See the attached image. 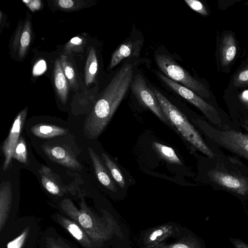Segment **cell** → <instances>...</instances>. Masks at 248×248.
Segmentation results:
<instances>
[{
  "mask_svg": "<svg viewBox=\"0 0 248 248\" xmlns=\"http://www.w3.org/2000/svg\"><path fill=\"white\" fill-rule=\"evenodd\" d=\"M185 1L194 11L203 16H207L208 15L205 7L200 1L197 0H185Z\"/></svg>",
  "mask_w": 248,
  "mask_h": 248,
  "instance_id": "obj_30",
  "label": "cell"
},
{
  "mask_svg": "<svg viewBox=\"0 0 248 248\" xmlns=\"http://www.w3.org/2000/svg\"><path fill=\"white\" fill-rule=\"evenodd\" d=\"M13 158L22 163L26 164L27 161V149L24 139L22 137L18 141L14 151Z\"/></svg>",
  "mask_w": 248,
  "mask_h": 248,
  "instance_id": "obj_28",
  "label": "cell"
},
{
  "mask_svg": "<svg viewBox=\"0 0 248 248\" xmlns=\"http://www.w3.org/2000/svg\"><path fill=\"white\" fill-rule=\"evenodd\" d=\"M63 72L67 79L69 85L73 90L78 89L77 76L73 65L68 60L65 55H62L60 58Z\"/></svg>",
  "mask_w": 248,
  "mask_h": 248,
  "instance_id": "obj_22",
  "label": "cell"
},
{
  "mask_svg": "<svg viewBox=\"0 0 248 248\" xmlns=\"http://www.w3.org/2000/svg\"><path fill=\"white\" fill-rule=\"evenodd\" d=\"M130 87L136 98L144 107L151 110L163 122L170 124L151 89L147 86L142 75L133 77Z\"/></svg>",
  "mask_w": 248,
  "mask_h": 248,
  "instance_id": "obj_8",
  "label": "cell"
},
{
  "mask_svg": "<svg viewBox=\"0 0 248 248\" xmlns=\"http://www.w3.org/2000/svg\"><path fill=\"white\" fill-rule=\"evenodd\" d=\"M31 132L36 136L41 138H51L62 136L67 133L68 130L55 125L38 124L31 129Z\"/></svg>",
  "mask_w": 248,
  "mask_h": 248,
  "instance_id": "obj_18",
  "label": "cell"
},
{
  "mask_svg": "<svg viewBox=\"0 0 248 248\" xmlns=\"http://www.w3.org/2000/svg\"><path fill=\"white\" fill-rule=\"evenodd\" d=\"M61 226L65 229L84 248H93L94 243L75 221L60 214L52 217Z\"/></svg>",
  "mask_w": 248,
  "mask_h": 248,
  "instance_id": "obj_11",
  "label": "cell"
},
{
  "mask_svg": "<svg viewBox=\"0 0 248 248\" xmlns=\"http://www.w3.org/2000/svg\"><path fill=\"white\" fill-rule=\"evenodd\" d=\"M157 66L167 77L190 89L202 98H209L210 94L206 87L192 77L178 65L170 56L158 54L155 56Z\"/></svg>",
  "mask_w": 248,
  "mask_h": 248,
  "instance_id": "obj_7",
  "label": "cell"
},
{
  "mask_svg": "<svg viewBox=\"0 0 248 248\" xmlns=\"http://www.w3.org/2000/svg\"><path fill=\"white\" fill-rule=\"evenodd\" d=\"M141 42L128 41L122 44L113 53L108 68L112 69L119 63L123 60L131 55L138 56L139 55L141 47Z\"/></svg>",
  "mask_w": 248,
  "mask_h": 248,
  "instance_id": "obj_14",
  "label": "cell"
},
{
  "mask_svg": "<svg viewBox=\"0 0 248 248\" xmlns=\"http://www.w3.org/2000/svg\"><path fill=\"white\" fill-rule=\"evenodd\" d=\"M46 244L47 248H63L62 245L60 244L58 240L52 238H49L47 239Z\"/></svg>",
  "mask_w": 248,
  "mask_h": 248,
  "instance_id": "obj_33",
  "label": "cell"
},
{
  "mask_svg": "<svg viewBox=\"0 0 248 248\" xmlns=\"http://www.w3.org/2000/svg\"><path fill=\"white\" fill-rule=\"evenodd\" d=\"M193 121L208 141L248 161V129L244 132L222 130L202 118H196Z\"/></svg>",
  "mask_w": 248,
  "mask_h": 248,
  "instance_id": "obj_4",
  "label": "cell"
},
{
  "mask_svg": "<svg viewBox=\"0 0 248 248\" xmlns=\"http://www.w3.org/2000/svg\"><path fill=\"white\" fill-rule=\"evenodd\" d=\"M43 149L46 155L52 161L69 169L80 170L82 166L74 155L67 149L62 146L44 145Z\"/></svg>",
  "mask_w": 248,
  "mask_h": 248,
  "instance_id": "obj_10",
  "label": "cell"
},
{
  "mask_svg": "<svg viewBox=\"0 0 248 248\" xmlns=\"http://www.w3.org/2000/svg\"><path fill=\"white\" fill-rule=\"evenodd\" d=\"M236 50V43L233 36L230 34L224 35L220 49V60L223 65H228L233 60Z\"/></svg>",
  "mask_w": 248,
  "mask_h": 248,
  "instance_id": "obj_17",
  "label": "cell"
},
{
  "mask_svg": "<svg viewBox=\"0 0 248 248\" xmlns=\"http://www.w3.org/2000/svg\"><path fill=\"white\" fill-rule=\"evenodd\" d=\"M22 1L32 12L38 10L42 7V1L40 0H22Z\"/></svg>",
  "mask_w": 248,
  "mask_h": 248,
  "instance_id": "obj_31",
  "label": "cell"
},
{
  "mask_svg": "<svg viewBox=\"0 0 248 248\" xmlns=\"http://www.w3.org/2000/svg\"><path fill=\"white\" fill-rule=\"evenodd\" d=\"M205 159L203 173L207 184L215 189L248 198V166L237 156L227 155L223 151L214 158L205 156Z\"/></svg>",
  "mask_w": 248,
  "mask_h": 248,
  "instance_id": "obj_2",
  "label": "cell"
},
{
  "mask_svg": "<svg viewBox=\"0 0 248 248\" xmlns=\"http://www.w3.org/2000/svg\"><path fill=\"white\" fill-rule=\"evenodd\" d=\"M133 78V65L124 63L112 78L85 121L83 131L90 139L98 138L106 127L127 92Z\"/></svg>",
  "mask_w": 248,
  "mask_h": 248,
  "instance_id": "obj_1",
  "label": "cell"
},
{
  "mask_svg": "<svg viewBox=\"0 0 248 248\" xmlns=\"http://www.w3.org/2000/svg\"><path fill=\"white\" fill-rule=\"evenodd\" d=\"M152 145L154 150L161 158L170 163L182 165L181 160L173 148L156 141L154 142Z\"/></svg>",
  "mask_w": 248,
  "mask_h": 248,
  "instance_id": "obj_21",
  "label": "cell"
},
{
  "mask_svg": "<svg viewBox=\"0 0 248 248\" xmlns=\"http://www.w3.org/2000/svg\"><path fill=\"white\" fill-rule=\"evenodd\" d=\"M98 68V61L95 50L92 47L88 53L85 68V80L88 86L95 80Z\"/></svg>",
  "mask_w": 248,
  "mask_h": 248,
  "instance_id": "obj_20",
  "label": "cell"
},
{
  "mask_svg": "<svg viewBox=\"0 0 248 248\" xmlns=\"http://www.w3.org/2000/svg\"><path fill=\"white\" fill-rule=\"evenodd\" d=\"M27 111L28 107H26L18 114L8 137L3 142L2 150L5 156L2 167L4 171L8 169L12 161L14 151L20 138V134L24 124Z\"/></svg>",
  "mask_w": 248,
  "mask_h": 248,
  "instance_id": "obj_9",
  "label": "cell"
},
{
  "mask_svg": "<svg viewBox=\"0 0 248 248\" xmlns=\"http://www.w3.org/2000/svg\"><path fill=\"white\" fill-rule=\"evenodd\" d=\"M46 69V64L44 61H40L33 68V75H38L43 73Z\"/></svg>",
  "mask_w": 248,
  "mask_h": 248,
  "instance_id": "obj_32",
  "label": "cell"
},
{
  "mask_svg": "<svg viewBox=\"0 0 248 248\" xmlns=\"http://www.w3.org/2000/svg\"><path fill=\"white\" fill-rule=\"evenodd\" d=\"M233 84L235 86H248V68L240 71L234 77Z\"/></svg>",
  "mask_w": 248,
  "mask_h": 248,
  "instance_id": "obj_29",
  "label": "cell"
},
{
  "mask_svg": "<svg viewBox=\"0 0 248 248\" xmlns=\"http://www.w3.org/2000/svg\"><path fill=\"white\" fill-rule=\"evenodd\" d=\"M31 36V23L30 20H26L20 39L19 57L20 59L23 58L26 53L30 44Z\"/></svg>",
  "mask_w": 248,
  "mask_h": 248,
  "instance_id": "obj_24",
  "label": "cell"
},
{
  "mask_svg": "<svg viewBox=\"0 0 248 248\" xmlns=\"http://www.w3.org/2000/svg\"><path fill=\"white\" fill-rule=\"evenodd\" d=\"M62 210L78 223L92 239L94 244L104 238V230L99 221L93 216L83 201L78 209L69 199H64L60 204Z\"/></svg>",
  "mask_w": 248,
  "mask_h": 248,
  "instance_id": "obj_6",
  "label": "cell"
},
{
  "mask_svg": "<svg viewBox=\"0 0 248 248\" xmlns=\"http://www.w3.org/2000/svg\"><path fill=\"white\" fill-rule=\"evenodd\" d=\"M164 114L171 125L196 149L205 156L214 158L222 151L220 148L208 141L207 143L185 115L156 89L151 86Z\"/></svg>",
  "mask_w": 248,
  "mask_h": 248,
  "instance_id": "obj_3",
  "label": "cell"
},
{
  "mask_svg": "<svg viewBox=\"0 0 248 248\" xmlns=\"http://www.w3.org/2000/svg\"><path fill=\"white\" fill-rule=\"evenodd\" d=\"M31 225L23 226L19 232L6 243L5 248H26L27 243L31 241Z\"/></svg>",
  "mask_w": 248,
  "mask_h": 248,
  "instance_id": "obj_19",
  "label": "cell"
},
{
  "mask_svg": "<svg viewBox=\"0 0 248 248\" xmlns=\"http://www.w3.org/2000/svg\"><path fill=\"white\" fill-rule=\"evenodd\" d=\"M158 77L172 90L200 109L209 122L214 126L222 130L234 129L241 131L231 120L229 115L205 101L190 89L170 79L157 72Z\"/></svg>",
  "mask_w": 248,
  "mask_h": 248,
  "instance_id": "obj_5",
  "label": "cell"
},
{
  "mask_svg": "<svg viewBox=\"0 0 248 248\" xmlns=\"http://www.w3.org/2000/svg\"><path fill=\"white\" fill-rule=\"evenodd\" d=\"M11 185L9 181L3 182L0 190V231L6 225L10 214L12 201Z\"/></svg>",
  "mask_w": 248,
  "mask_h": 248,
  "instance_id": "obj_15",
  "label": "cell"
},
{
  "mask_svg": "<svg viewBox=\"0 0 248 248\" xmlns=\"http://www.w3.org/2000/svg\"><path fill=\"white\" fill-rule=\"evenodd\" d=\"M171 229L169 227H161L157 229H154L145 238V243L148 245H153L155 244L157 241L161 240V238H164L166 235H168L171 233L170 231Z\"/></svg>",
  "mask_w": 248,
  "mask_h": 248,
  "instance_id": "obj_27",
  "label": "cell"
},
{
  "mask_svg": "<svg viewBox=\"0 0 248 248\" xmlns=\"http://www.w3.org/2000/svg\"><path fill=\"white\" fill-rule=\"evenodd\" d=\"M39 174L43 186L51 194L62 196L69 190H71V188L64 186L48 167L42 166L39 170Z\"/></svg>",
  "mask_w": 248,
  "mask_h": 248,
  "instance_id": "obj_12",
  "label": "cell"
},
{
  "mask_svg": "<svg viewBox=\"0 0 248 248\" xmlns=\"http://www.w3.org/2000/svg\"><path fill=\"white\" fill-rule=\"evenodd\" d=\"M170 248H190V247L186 243H178L175 244L170 247Z\"/></svg>",
  "mask_w": 248,
  "mask_h": 248,
  "instance_id": "obj_34",
  "label": "cell"
},
{
  "mask_svg": "<svg viewBox=\"0 0 248 248\" xmlns=\"http://www.w3.org/2000/svg\"><path fill=\"white\" fill-rule=\"evenodd\" d=\"M54 2L56 6L66 11L79 10L85 5V2L82 0H56Z\"/></svg>",
  "mask_w": 248,
  "mask_h": 248,
  "instance_id": "obj_26",
  "label": "cell"
},
{
  "mask_svg": "<svg viewBox=\"0 0 248 248\" xmlns=\"http://www.w3.org/2000/svg\"><path fill=\"white\" fill-rule=\"evenodd\" d=\"M53 78L57 95L62 103L64 104L68 98L69 83L63 72L60 58L56 59L54 63Z\"/></svg>",
  "mask_w": 248,
  "mask_h": 248,
  "instance_id": "obj_16",
  "label": "cell"
},
{
  "mask_svg": "<svg viewBox=\"0 0 248 248\" xmlns=\"http://www.w3.org/2000/svg\"><path fill=\"white\" fill-rule=\"evenodd\" d=\"M85 44V40L80 36H76L72 38L66 44L63 53L68 54L71 53L81 52Z\"/></svg>",
  "mask_w": 248,
  "mask_h": 248,
  "instance_id": "obj_25",
  "label": "cell"
},
{
  "mask_svg": "<svg viewBox=\"0 0 248 248\" xmlns=\"http://www.w3.org/2000/svg\"><path fill=\"white\" fill-rule=\"evenodd\" d=\"M101 156L112 178L121 187H124L125 182L117 165L105 153H102Z\"/></svg>",
  "mask_w": 248,
  "mask_h": 248,
  "instance_id": "obj_23",
  "label": "cell"
},
{
  "mask_svg": "<svg viewBox=\"0 0 248 248\" xmlns=\"http://www.w3.org/2000/svg\"><path fill=\"white\" fill-rule=\"evenodd\" d=\"M88 151L98 181L109 190L115 192L117 188L109 171L105 167L98 155L92 148L89 147Z\"/></svg>",
  "mask_w": 248,
  "mask_h": 248,
  "instance_id": "obj_13",
  "label": "cell"
}]
</instances>
